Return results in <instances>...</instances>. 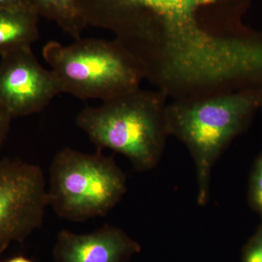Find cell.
I'll return each mask as SVG.
<instances>
[{"label":"cell","mask_w":262,"mask_h":262,"mask_svg":"<svg viewBox=\"0 0 262 262\" xmlns=\"http://www.w3.org/2000/svg\"><path fill=\"white\" fill-rule=\"evenodd\" d=\"M127 178L113 157L63 148L50 168L48 206L60 218L74 222L105 216L122 201Z\"/></svg>","instance_id":"5b68a950"},{"label":"cell","mask_w":262,"mask_h":262,"mask_svg":"<svg viewBox=\"0 0 262 262\" xmlns=\"http://www.w3.org/2000/svg\"><path fill=\"white\" fill-rule=\"evenodd\" d=\"M59 94L53 72L39 63L31 47L1 56L0 106L12 118L40 113Z\"/></svg>","instance_id":"52a82bcc"},{"label":"cell","mask_w":262,"mask_h":262,"mask_svg":"<svg viewBox=\"0 0 262 262\" xmlns=\"http://www.w3.org/2000/svg\"><path fill=\"white\" fill-rule=\"evenodd\" d=\"M12 118L9 114L0 106V147L3 145L8 132H9Z\"/></svg>","instance_id":"4fadbf2b"},{"label":"cell","mask_w":262,"mask_h":262,"mask_svg":"<svg viewBox=\"0 0 262 262\" xmlns=\"http://www.w3.org/2000/svg\"><path fill=\"white\" fill-rule=\"evenodd\" d=\"M60 94L106 101L140 88L146 73L117 39L80 38L69 46L51 41L42 49Z\"/></svg>","instance_id":"277c9868"},{"label":"cell","mask_w":262,"mask_h":262,"mask_svg":"<svg viewBox=\"0 0 262 262\" xmlns=\"http://www.w3.org/2000/svg\"><path fill=\"white\" fill-rule=\"evenodd\" d=\"M141 250L140 244L125 231L105 225L87 234L62 229L53 256L54 262H129Z\"/></svg>","instance_id":"ba28073f"},{"label":"cell","mask_w":262,"mask_h":262,"mask_svg":"<svg viewBox=\"0 0 262 262\" xmlns=\"http://www.w3.org/2000/svg\"><path fill=\"white\" fill-rule=\"evenodd\" d=\"M32 9L39 17L54 22L68 35L77 39L82 37L88 25L78 0H29Z\"/></svg>","instance_id":"30bf717a"},{"label":"cell","mask_w":262,"mask_h":262,"mask_svg":"<svg viewBox=\"0 0 262 262\" xmlns=\"http://www.w3.org/2000/svg\"><path fill=\"white\" fill-rule=\"evenodd\" d=\"M254 0H78L88 27L110 31L172 99L222 94L256 59L244 18Z\"/></svg>","instance_id":"6da1fadb"},{"label":"cell","mask_w":262,"mask_h":262,"mask_svg":"<svg viewBox=\"0 0 262 262\" xmlns=\"http://www.w3.org/2000/svg\"><path fill=\"white\" fill-rule=\"evenodd\" d=\"M0 8L34 10L29 0H0Z\"/></svg>","instance_id":"5bb4252c"},{"label":"cell","mask_w":262,"mask_h":262,"mask_svg":"<svg viewBox=\"0 0 262 262\" xmlns=\"http://www.w3.org/2000/svg\"><path fill=\"white\" fill-rule=\"evenodd\" d=\"M39 18L34 10L0 8V56L31 47L39 39Z\"/></svg>","instance_id":"9c48e42d"},{"label":"cell","mask_w":262,"mask_h":262,"mask_svg":"<svg viewBox=\"0 0 262 262\" xmlns=\"http://www.w3.org/2000/svg\"><path fill=\"white\" fill-rule=\"evenodd\" d=\"M241 262H262V221L243 248Z\"/></svg>","instance_id":"7c38bea8"},{"label":"cell","mask_w":262,"mask_h":262,"mask_svg":"<svg viewBox=\"0 0 262 262\" xmlns=\"http://www.w3.org/2000/svg\"><path fill=\"white\" fill-rule=\"evenodd\" d=\"M261 108L262 88L176 99L168 103L169 136L181 141L192 157L199 206H206L209 201L215 164Z\"/></svg>","instance_id":"7a4b0ae2"},{"label":"cell","mask_w":262,"mask_h":262,"mask_svg":"<svg viewBox=\"0 0 262 262\" xmlns=\"http://www.w3.org/2000/svg\"><path fill=\"white\" fill-rule=\"evenodd\" d=\"M42 169L19 160H0V256L42 227L48 204Z\"/></svg>","instance_id":"8992f818"},{"label":"cell","mask_w":262,"mask_h":262,"mask_svg":"<svg viewBox=\"0 0 262 262\" xmlns=\"http://www.w3.org/2000/svg\"><path fill=\"white\" fill-rule=\"evenodd\" d=\"M261 111H262V108H261Z\"/></svg>","instance_id":"2e32d148"},{"label":"cell","mask_w":262,"mask_h":262,"mask_svg":"<svg viewBox=\"0 0 262 262\" xmlns=\"http://www.w3.org/2000/svg\"><path fill=\"white\" fill-rule=\"evenodd\" d=\"M248 204L262 221V151L253 162L249 175Z\"/></svg>","instance_id":"8fae6325"},{"label":"cell","mask_w":262,"mask_h":262,"mask_svg":"<svg viewBox=\"0 0 262 262\" xmlns=\"http://www.w3.org/2000/svg\"><path fill=\"white\" fill-rule=\"evenodd\" d=\"M4 262H33L32 260L29 258L25 257L24 256H16L14 257L10 258Z\"/></svg>","instance_id":"9a60e30c"},{"label":"cell","mask_w":262,"mask_h":262,"mask_svg":"<svg viewBox=\"0 0 262 262\" xmlns=\"http://www.w3.org/2000/svg\"><path fill=\"white\" fill-rule=\"evenodd\" d=\"M168 96L163 91L140 88L88 106L76 125L97 149H108L129 160L138 172L153 170L160 163L169 134Z\"/></svg>","instance_id":"3957f363"}]
</instances>
